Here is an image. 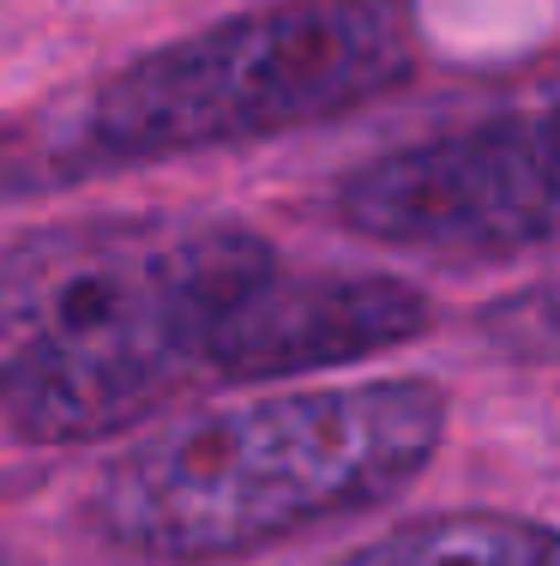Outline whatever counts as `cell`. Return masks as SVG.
I'll return each instance as SVG.
<instances>
[{
  "label": "cell",
  "mask_w": 560,
  "mask_h": 566,
  "mask_svg": "<svg viewBox=\"0 0 560 566\" xmlns=\"http://www.w3.org/2000/svg\"><path fill=\"white\" fill-rule=\"evenodd\" d=\"M452 403L422 374L289 386L133 440L91 494V531L163 566H211L385 506L434 464Z\"/></svg>",
  "instance_id": "cell-2"
},
{
  "label": "cell",
  "mask_w": 560,
  "mask_h": 566,
  "mask_svg": "<svg viewBox=\"0 0 560 566\" xmlns=\"http://www.w3.org/2000/svg\"><path fill=\"white\" fill-rule=\"evenodd\" d=\"M277 272L247 223L24 229L0 265V410L19 447H91L211 374L223 319Z\"/></svg>",
  "instance_id": "cell-1"
},
{
  "label": "cell",
  "mask_w": 560,
  "mask_h": 566,
  "mask_svg": "<svg viewBox=\"0 0 560 566\" xmlns=\"http://www.w3.org/2000/svg\"><path fill=\"white\" fill-rule=\"evenodd\" d=\"M476 326H483L488 344L518 356V361H560V277L506 295Z\"/></svg>",
  "instance_id": "cell-7"
},
{
  "label": "cell",
  "mask_w": 560,
  "mask_h": 566,
  "mask_svg": "<svg viewBox=\"0 0 560 566\" xmlns=\"http://www.w3.org/2000/svg\"><path fill=\"white\" fill-rule=\"evenodd\" d=\"M410 0H265L151 49L85 103L97 164H163L326 127L416 73Z\"/></svg>",
  "instance_id": "cell-3"
},
{
  "label": "cell",
  "mask_w": 560,
  "mask_h": 566,
  "mask_svg": "<svg viewBox=\"0 0 560 566\" xmlns=\"http://www.w3.org/2000/svg\"><path fill=\"white\" fill-rule=\"evenodd\" d=\"M338 218L380 248L560 253V103L368 157L338 181Z\"/></svg>",
  "instance_id": "cell-4"
},
{
  "label": "cell",
  "mask_w": 560,
  "mask_h": 566,
  "mask_svg": "<svg viewBox=\"0 0 560 566\" xmlns=\"http://www.w3.org/2000/svg\"><path fill=\"white\" fill-rule=\"evenodd\" d=\"M326 566H560V531L525 512H434L392 524Z\"/></svg>",
  "instance_id": "cell-6"
},
{
  "label": "cell",
  "mask_w": 560,
  "mask_h": 566,
  "mask_svg": "<svg viewBox=\"0 0 560 566\" xmlns=\"http://www.w3.org/2000/svg\"><path fill=\"white\" fill-rule=\"evenodd\" d=\"M434 302L385 272H284L253 283L211 349L218 380H308L416 344Z\"/></svg>",
  "instance_id": "cell-5"
}]
</instances>
